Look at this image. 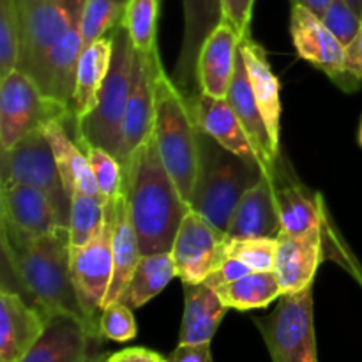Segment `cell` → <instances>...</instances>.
Listing matches in <instances>:
<instances>
[{
  "label": "cell",
  "instance_id": "obj_11",
  "mask_svg": "<svg viewBox=\"0 0 362 362\" xmlns=\"http://www.w3.org/2000/svg\"><path fill=\"white\" fill-rule=\"evenodd\" d=\"M2 184H23L42 191L69 226L71 200L42 129L32 131L9 151H2Z\"/></svg>",
  "mask_w": 362,
  "mask_h": 362
},
{
  "label": "cell",
  "instance_id": "obj_28",
  "mask_svg": "<svg viewBox=\"0 0 362 362\" xmlns=\"http://www.w3.org/2000/svg\"><path fill=\"white\" fill-rule=\"evenodd\" d=\"M141 258L136 230L131 221L129 205L126 194L120 193L115 198V232H113V276L108 293L105 299V310L110 304L117 303L129 285L138 262Z\"/></svg>",
  "mask_w": 362,
  "mask_h": 362
},
{
  "label": "cell",
  "instance_id": "obj_26",
  "mask_svg": "<svg viewBox=\"0 0 362 362\" xmlns=\"http://www.w3.org/2000/svg\"><path fill=\"white\" fill-rule=\"evenodd\" d=\"M42 131L48 138L49 145H52L53 156H55L57 166H59V172L62 175V182L69 200L71 194L76 189L106 200L101 191H99L98 182H95L94 172H92L87 154L78 145L73 134L69 133V129L64 126V120H53V122L46 124Z\"/></svg>",
  "mask_w": 362,
  "mask_h": 362
},
{
  "label": "cell",
  "instance_id": "obj_35",
  "mask_svg": "<svg viewBox=\"0 0 362 362\" xmlns=\"http://www.w3.org/2000/svg\"><path fill=\"white\" fill-rule=\"evenodd\" d=\"M78 145L83 148L88 161H90L95 182H98V187L103 197L106 200L119 197L122 193L124 182V170L119 159L103 147H98V145L87 141L85 138H78Z\"/></svg>",
  "mask_w": 362,
  "mask_h": 362
},
{
  "label": "cell",
  "instance_id": "obj_13",
  "mask_svg": "<svg viewBox=\"0 0 362 362\" xmlns=\"http://www.w3.org/2000/svg\"><path fill=\"white\" fill-rule=\"evenodd\" d=\"M290 34L297 55L327 74L339 88L354 92L361 87L362 80L346 71L345 46L332 35L317 14L300 6H292Z\"/></svg>",
  "mask_w": 362,
  "mask_h": 362
},
{
  "label": "cell",
  "instance_id": "obj_44",
  "mask_svg": "<svg viewBox=\"0 0 362 362\" xmlns=\"http://www.w3.org/2000/svg\"><path fill=\"white\" fill-rule=\"evenodd\" d=\"M346 52V71L350 74H354L356 78L362 80V27H361V34L349 48L345 49Z\"/></svg>",
  "mask_w": 362,
  "mask_h": 362
},
{
  "label": "cell",
  "instance_id": "obj_22",
  "mask_svg": "<svg viewBox=\"0 0 362 362\" xmlns=\"http://www.w3.org/2000/svg\"><path fill=\"white\" fill-rule=\"evenodd\" d=\"M239 45V34L225 20L205 39L198 59V83L202 92L226 99L230 81L235 71V55Z\"/></svg>",
  "mask_w": 362,
  "mask_h": 362
},
{
  "label": "cell",
  "instance_id": "obj_10",
  "mask_svg": "<svg viewBox=\"0 0 362 362\" xmlns=\"http://www.w3.org/2000/svg\"><path fill=\"white\" fill-rule=\"evenodd\" d=\"M83 6L85 0H18L21 46L16 69L32 76L46 53L80 25Z\"/></svg>",
  "mask_w": 362,
  "mask_h": 362
},
{
  "label": "cell",
  "instance_id": "obj_15",
  "mask_svg": "<svg viewBox=\"0 0 362 362\" xmlns=\"http://www.w3.org/2000/svg\"><path fill=\"white\" fill-rule=\"evenodd\" d=\"M184 41L179 60L172 74L186 101L200 94L198 83V59L205 39L223 21V0H182Z\"/></svg>",
  "mask_w": 362,
  "mask_h": 362
},
{
  "label": "cell",
  "instance_id": "obj_40",
  "mask_svg": "<svg viewBox=\"0 0 362 362\" xmlns=\"http://www.w3.org/2000/svg\"><path fill=\"white\" fill-rule=\"evenodd\" d=\"M255 0H223V20L228 21L240 39L251 35Z\"/></svg>",
  "mask_w": 362,
  "mask_h": 362
},
{
  "label": "cell",
  "instance_id": "obj_8",
  "mask_svg": "<svg viewBox=\"0 0 362 362\" xmlns=\"http://www.w3.org/2000/svg\"><path fill=\"white\" fill-rule=\"evenodd\" d=\"M73 110L46 98L30 76L14 69L0 80V145L9 151L23 136L53 120L73 119ZM76 119V117H74ZM78 120V119H76Z\"/></svg>",
  "mask_w": 362,
  "mask_h": 362
},
{
  "label": "cell",
  "instance_id": "obj_17",
  "mask_svg": "<svg viewBox=\"0 0 362 362\" xmlns=\"http://www.w3.org/2000/svg\"><path fill=\"white\" fill-rule=\"evenodd\" d=\"M158 62H161L159 49L151 55L134 49L133 85L122 127V165L144 144L154 126V69Z\"/></svg>",
  "mask_w": 362,
  "mask_h": 362
},
{
  "label": "cell",
  "instance_id": "obj_39",
  "mask_svg": "<svg viewBox=\"0 0 362 362\" xmlns=\"http://www.w3.org/2000/svg\"><path fill=\"white\" fill-rule=\"evenodd\" d=\"M101 334L103 338L112 339V341H131L136 336L133 310L119 300L106 306L101 315Z\"/></svg>",
  "mask_w": 362,
  "mask_h": 362
},
{
  "label": "cell",
  "instance_id": "obj_46",
  "mask_svg": "<svg viewBox=\"0 0 362 362\" xmlns=\"http://www.w3.org/2000/svg\"><path fill=\"white\" fill-rule=\"evenodd\" d=\"M346 2H349L350 6H352L354 9H356L357 13H359L362 16V0H346Z\"/></svg>",
  "mask_w": 362,
  "mask_h": 362
},
{
  "label": "cell",
  "instance_id": "obj_4",
  "mask_svg": "<svg viewBox=\"0 0 362 362\" xmlns=\"http://www.w3.org/2000/svg\"><path fill=\"white\" fill-rule=\"evenodd\" d=\"M198 175L191 209L226 233L240 198L265 175L260 165L243 159L198 129Z\"/></svg>",
  "mask_w": 362,
  "mask_h": 362
},
{
  "label": "cell",
  "instance_id": "obj_29",
  "mask_svg": "<svg viewBox=\"0 0 362 362\" xmlns=\"http://www.w3.org/2000/svg\"><path fill=\"white\" fill-rule=\"evenodd\" d=\"M113 53L112 32L98 39L81 52L76 73V88L73 95V113L78 120L94 112L99 101V92L110 71Z\"/></svg>",
  "mask_w": 362,
  "mask_h": 362
},
{
  "label": "cell",
  "instance_id": "obj_43",
  "mask_svg": "<svg viewBox=\"0 0 362 362\" xmlns=\"http://www.w3.org/2000/svg\"><path fill=\"white\" fill-rule=\"evenodd\" d=\"M165 357L147 349H127L108 357L110 362H163Z\"/></svg>",
  "mask_w": 362,
  "mask_h": 362
},
{
  "label": "cell",
  "instance_id": "obj_21",
  "mask_svg": "<svg viewBox=\"0 0 362 362\" xmlns=\"http://www.w3.org/2000/svg\"><path fill=\"white\" fill-rule=\"evenodd\" d=\"M194 126L200 131L214 138L219 145L228 148L233 154L251 163H258L257 152L240 124L239 117L232 110L226 99L214 98L205 92H200L197 98L187 101ZM262 168V166H260Z\"/></svg>",
  "mask_w": 362,
  "mask_h": 362
},
{
  "label": "cell",
  "instance_id": "obj_45",
  "mask_svg": "<svg viewBox=\"0 0 362 362\" xmlns=\"http://www.w3.org/2000/svg\"><path fill=\"white\" fill-rule=\"evenodd\" d=\"M290 2H292V6L304 7V9L317 14L318 18H322V14L325 13V9H327L332 0H290Z\"/></svg>",
  "mask_w": 362,
  "mask_h": 362
},
{
  "label": "cell",
  "instance_id": "obj_36",
  "mask_svg": "<svg viewBox=\"0 0 362 362\" xmlns=\"http://www.w3.org/2000/svg\"><path fill=\"white\" fill-rule=\"evenodd\" d=\"M21 46L18 0H0V80L16 69Z\"/></svg>",
  "mask_w": 362,
  "mask_h": 362
},
{
  "label": "cell",
  "instance_id": "obj_38",
  "mask_svg": "<svg viewBox=\"0 0 362 362\" xmlns=\"http://www.w3.org/2000/svg\"><path fill=\"white\" fill-rule=\"evenodd\" d=\"M345 49L359 37L362 16L346 0H332L320 18Z\"/></svg>",
  "mask_w": 362,
  "mask_h": 362
},
{
  "label": "cell",
  "instance_id": "obj_5",
  "mask_svg": "<svg viewBox=\"0 0 362 362\" xmlns=\"http://www.w3.org/2000/svg\"><path fill=\"white\" fill-rule=\"evenodd\" d=\"M112 37L113 53L108 76L99 92L94 112L78 120V138H85L90 144L103 147L122 161V127L133 85L134 46L124 21L113 28Z\"/></svg>",
  "mask_w": 362,
  "mask_h": 362
},
{
  "label": "cell",
  "instance_id": "obj_18",
  "mask_svg": "<svg viewBox=\"0 0 362 362\" xmlns=\"http://www.w3.org/2000/svg\"><path fill=\"white\" fill-rule=\"evenodd\" d=\"M226 101L232 106L235 115L239 117L240 124H243L244 131H246L247 138H250L251 145H253L255 152H257V158L262 170H264L265 175H269L272 166H274V161L281 154V151L276 148L274 144H272L271 134H269L267 126H265L257 101H255V95L250 83V74H247L246 60H244V53L240 45L237 48L235 71H233L232 81H230Z\"/></svg>",
  "mask_w": 362,
  "mask_h": 362
},
{
  "label": "cell",
  "instance_id": "obj_14",
  "mask_svg": "<svg viewBox=\"0 0 362 362\" xmlns=\"http://www.w3.org/2000/svg\"><path fill=\"white\" fill-rule=\"evenodd\" d=\"M226 233L189 209L172 247L177 278L182 283H204L226 258Z\"/></svg>",
  "mask_w": 362,
  "mask_h": 362
},
{
  "label": "cell",
  "instance_id": "obj_42",
  "mask_svg": "<svg viewBox=\"0 0 362 362\" xmlns=\"http://www.w3.org/2000/svg\"><path fill=\"white\" fill-rule=\"evenodd\" d=\"M170 362H214L212 361L211 341L207 343H179L172 356L168 357Z\"/></svg>",
  "mask_w": 362,
  "mask_h": 362
},
{
  "label": "cell",
  "instance_id": "obj_25",
  "mask_svg": "<svg viewBox=\"0 0 362 362\" xmlns=\"http://www.w3.org/2000/svg\"><path fill=\"white\" fill-rule=\"evenodd\" d=\"M244 60H246L247 74H250L251 90H253L255 101L262 113L265 126H267L271 140L276 148L279 147L281 138V99H279V80L272 71L269 62L267 52L264 46L255 42L251 35L240 39Z\"/></svg>",
  "mask_w": 362,
  "mask_h": 362
},
{
  "label": "cell",
  "instance_id": "obj_27",
  "mask_svg": "<svg viewBox=\"0 0 362 362\" xmlns=\"http://www.w3.org/2000/svg\"><path fill=\"white\" fill-rule=\"evenodd\" d=\"M184 315L179 343L212 341L228 308L223 304L218 290L205 283H182Z\"/></svg>",
  "mask_w": 362,
  "mask_h": 362
},
{
  "label": "cell",
  "instance_id": "obj_34",
  "mask_svg": "<svg viewBox=\"0 0 362 362\" xmlns=\"http://www.w3.org/2000/svg\"><path fill=\"white\" fill-rule=\"evenodd\" d=\"M127 0H85L80 20L83 48L108 35L124 21Z\"/></svg>",
  "mask_w": 362,
  "mask_h": 362
},
{
  "label": "cell",
  "instance_id": "obj_9",
  "mask_svg": "<svg viewBox=\"0 0 362 362\" xmlns=\"http://www.w3.org/2000/svg\"><path fill=\"white\" fill-rule=\"evenodd\" d=\"M117 198V197H115ZM115 198L106 202L105 221L98 235L80 250L71 251V274L88 318L92 336L101 339V315L113 276V232H115Z\"/></svg>",
  "mask_w": 362,
  "mask_h": 362
},
{
  "label": "cell",
  "instance_id": "obj_20",
  "mask_svg": "<svg viewBox=\"0 0 362 362\" xmlns=\"http://www.w3.org/2000/svg\"><path fill=\"white\" fill-rule=\"evenodd\" d=\"M324 260L322 233H311L304 237L281 233L276 246L274 272L278 276L283 296L297 293L313 285L318 265Z\"/></svg>",
  "mask_w": 362,
  "mask_h": 362
},
{
  "label": "cell",
  "instance_id": "obj_48",
  "mask_svg": "<svg viewBox=\"0 0 362 362\" xmlns=\"http://www.w3.org/2000/svg\"><path fill=\"white\" fill-rule=\"evenodd\" d=\"M163 362H170V361L168 359H163Z\"/></svg>",
  "mask_w": 362,
  "mask_h": 362
},
{
  "label": "cell",
  "instance_id": "obj_31",
  "mask_svg": "<svg viewBox=\"0 0 362 362\" xmlns=\"http://www.w3.org/2000/svg\"><path fill=\"white\" fill-rule=\"evenodd\" d=\"M216 290L223 304L237 311L262 310L283 296L274 271H253Z\"/></svg>",
  "mask_w": 362,
  "mask_h": 362
},
{
  "label": "cell",
  "instance_id": "obj_41",
  "mask_svg": "<svg viewBox=\"0 0 362 362\" xmlns=\"http://www.w3.org/2000/svg\"><path fill=\"white\" fill-rule=\"evenodd\" d=\"M251 271L244 262H240L239 258H232V257H226L211 274L207 276L205 279V285L212 286V288H218V286L226 285L230 281H235V279L243 278V276L250 274Z\"/></svg>",
  "mask_w": 362,
  "mask_h": 362
},
{
  "label": "cell",
  "instance_id": "obj_19",
  "mask_svg": "<svg viewBox=\"0 0 362 362\" xmlns=\"http://www.w3.org/2000/svg\"><path fill=\"white\" fill-rule=\"evenodd\" d=\"M83 52L80 25L71 28L42 59L37 71L32 74L34 83L46 98L73 110V95L76 88V73Z\"/></svg>",
  "mask_w": 362,
  "mask_h": 362
},
{
  "label": "cell",
  "instance_id": "obj_23",
  "mask_svg": "<svg viewBox=\"0 0 362 362\" xmlns=\"http://www.w3.org/2000/svg\"><path fill=\"white\" fill-rule=\"evenodd\" d=\"M90 341L98 339L88 334L81 322L67 315H53L39 341L21 362H88Z\"/></svg>",
  "mask_w": 362,
  "mask_h": 362
},
{
  "label": "cell",
  "instance_id": "obj_30",
  "mask_svg": "<svg viewBox=\"0 0 362 362\" xmlns=\"http://www.w3.org/2000/svg\"><path fill=\"white\" fill-rule=\"evenodd\" d=\"M173 278H177V269L170 251L141 255L133 278L120 296L119 303L126 304L131 310L145 306L148 300L158 297Z\"/></svg>",
  "mask_w": 362,
  "mask_h": 362
},
{
  "label": "cell",
  "instance_id": "obj_7",
  "mask_svg": "<svg viewBox=\"0 0 362 362\" xmlns=\"http://www.w3.org/2000/svg\"><path fill=\"white\" fill-rule=\"evenodd\" d=\"M272 362H318L313 285L279 297L267 317L255 318Z\"/></svg>",
  "mask_w": 362,
  "mask_h": 362
},
{
  "label": "cell",
  "instance_id": "obj_49",
  "mask_svg": "<svg viewBox=\"0 0 362 362\" xmlns=\"http://www.w3.org/2000/svg\"><path fill=\"white\" fill-rule=\"evenodd\" d=\"M106 362H110V361H106Z\"/></svg>",
  "mask_w": 362,
  "mask_h": 362
},
{
  "label": "cell",
  "instance_id": "obj_3",
  "mask_svg": "<svg viewBox=\"0 0 362 362\" xmlns=\"http://www.w3.org/2000/svg\"><path fill=\"white\" fill-rule=\"evenodd\" d=\"M154 136L163 165L172 175L184 200H193L198 175V127L191 117L189 106L182 92L173 83L163 67L154 69Z\"/></svg>",
  "mask_w": 362,
  "mask_h": 362
},
{
  "label": "cell",
  "instance_id": "obj_6",
  "mask_svg": "<svg viewBox=\"0 0 362 362\" xmlns=\"http://www.w3.org/2000/svg\"><path fill=\"white\" fill-rule=\"evenodd\" d=\"M274 187L281 233L293 237L322 233L325 247H336L343 243L339 230L334 226L324 197L308 187L293 172L285 154H279L269 173Z\"/></svg>",
  "mask_w": 362,
  "mask_h": 362
},
{
  "label": "cell",
  "instance_id": "obj_1",
  "mask_svg": "<svg viewBox=\"0 0 362 362\" xmlns=\"http://www.w3.org/2000/svg\"><path fill=\"white\" fill-rule=\"evenodd\" d=\"M122 170V193L129 205L141 255L168 253L191 207L163 165L154 129L127 158Z\"/></svg>",
  "mask_w": 362,
  "mask_h": 362
},
{
  "label": "cell",
  "instance_id": "obj_37",
  "mask_svg": "<svg viewBox=\"0 0 362 362\" xmlns=\"http://www.w3.org/2000/svg\"><path fill=\"white\" fill-rule=\"evenodd\" d=\"M278 239L271 237H235L226 235L225 255L239 258L251 271H274V258Z\"/></svg>",
  "mask_w": 362,
  "mask_h": 362
},
{
  "label": "cell",
  "instance_id": "obj_12",
  "mask_svg": "<svg viewBox=\"0 0 362 362\" xmlns=\"http://www.w3.org/2000/svg\"><path fill=\"white\" fill-rule=\"evenodd\" d=\"M67 226L42 191L23 184H2V246L21 247Z\"/></svg>",
  "mask_w": 362,
  "mask_h": 362
},
{
  "label": "cell",
  "instance_id": "obj_32",
  "mask_svg": "<svg viewBox=\"0 0 362 362\" xmlns=\"http://www.w3.org/2000/svg\"><path fill=\"white\" fill-rule=\"evenodd\" d=\"M106 200L76 189L71 194V212H69V239L71 251L80 250L85 244L90 243L105 221Z\"/></svg>",
  "mask_w": 362,
  "mask_h": 362
},
{
  "label": "cell",
  "instance_id": "obj_33",
  "mask_svg": "<svg viewBox=\"0 0 362 362\" xmlns=\"http://www.w3.org/2000/svg\"><path fill=\"white\" fill-rule=\"evenodd\" d=\"M161 0H127L124 25L136 52L144 55L158 52V21Z\"/></svg>",
  "mask_w": 362,
  "mask_h": 362
},
{
  "label": "cell",
  "instance_id": "obj_47",
  "mask_svg": "<svg viewBox=\"0 0 362 362\" xmlns=\"http://www.w3.org/2000/svg\"><path fill=\"white\" fill-rule=\"evenodd\" d=\"M359 145L362 147V120H361V127H359Z\"/></svg>",
  "mask_w": 362,
  "mask_h": 362
},
{
  "label": "cell",
  "instance_id": "obj_16",
  "mask_svg": "<svg viewBox=\"0 0 362 362\" xmlns=\"http://www.w3.org/2000/svg\"><path fill=\"white\" fill-rule=\"evenodd\" d=\"M48 317L16 290L0 292V362H21L45 332Z\"/></svg>",
  "mask_w": 362,
  "mask_h": 362
},
{
  "label": "cell",
  "instance_id": "obj_2",
  "mask_svg": "<svg viewBox=\"0 0 362 362\" xmlns=\"http://www.w3.org/2000/svg\"><path fill=\"white\" fill-rule=\"evenodd\" d=\"M2 250L7 265L32 306L41 310L48 318L53 315L76 318L92 336L71 274V239L67 226H57L27 246H2Z\"/></svg>",
  "mask_w": 362,
  "mask_h": 362
},
{
  "label": "cell",
  "instance_id": "obj_24",
  "mask_svg": "<svg viewBox=\"0 0 362 362\" xmlns=\"http://www.w3.org/2000/svg\"><path fill=\"white\" fill-rule=\"evenodd\" d=\"M226 235L244 239V237H271L281 235L278 207H276L274 187L267 175L262 177L253 187L244 193L233 211Z\"/></svg>",
  "mask_w": 362,
  "mask_h": 362
}]
</instances>
